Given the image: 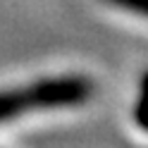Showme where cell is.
<instances>
[{"label": "cell", "mask_w": 148, "mask_h": 148, "mask_svg": "<svg viewBox=\"0 0 148 148\" xmlns=\"http://www.w3.org/2000/svg\"><path fill=\"white\" fill-rule=\"evenodd\" d=\"M91 96V84L81 77H60L45 79L22 91L0 93V122H7L17 115L45 108H67L79 105Z\"/></svg>", "instance_id": "1"}, {"label": "cell", "mask_w": 148, "mask_h": 148, "mask_svg": "<svg viewBox=\"0 0 148 148\" xmlns=\"http://www.w3.org/2000/svg\"><path fill=\"white\" fill-rule=\"evenodd\" d=\"M136 122L143 129H148V77L143 81V91H141V98H138V105H136Z\"/></svg>", "instance_id": "2"}, {"label": "cell", "mask_w": 148, "mask_h": 148, "mask_svg": "<svg viewBox=\"0 0 148 148\" xmlns=\"http://www.w3.org/2000/svg\"><path fill=\"white\" fill-rule=\"evenodd\" d=\"M124 10H132V12H138L141 17H148V0H110Z\"/></svg>", "instance_id": "3"}]
</instances>
